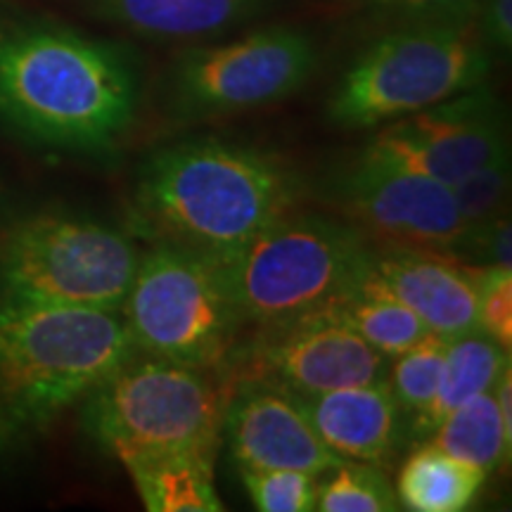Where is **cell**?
Segmentation results:
<instances>
[{"label": "cell", "instance_id": "obj_1", "mask_svg": "<svg viewBox=\"0 0 512 512\" xmlns=\"http://www.w3.org/2000/svg\"><path fill=\"white\" fill-rule=\"evenodd\" d=\"M143 100L138 57L121 43L0 0V126L24 143L112 155Z\"/></svg>", "mask_w": 512, "mask_h": 512}, {"label": "cell", "instance_id": "obj_2", "mask_svg": "<svg viewBox=\"0 0 512 512\" xmlns=\"http://www.w3.org/2000/svg\"><path fill=\"white\" fill-rule=\"evenodd\" d=\"M299 178L256 147L202 136L159 147L140 166L133 214L155 242L223 266L290 214Z\"/></svg>", "mask_w": 512, "mask_h": 512}, {"label": "cell", "instance_id": "obj_3", "mask_svg": "<svg viewBox=\"0 0 512 512\" xmlns=\"http://www.w3.org/2000/svg\"><path fill=\"white\" fill-rule=\"evenodd\" d=\"M133 351L119 311L0 297V458L41 439Z\"/></svg>", "mask_w": 512, "mask_h": 512}, {"label": "cell", "instance_id": "obj_4", "mask_svg": "<svg viewBox=\"0 0 512 512\" xmlns=\"http://www.w3.org/2000/svg\"><path fill=\"white\" fill-rule=\"evenodd\" d=\"M491 62L477 22H401L349 62L325 114L342 131L387 126L482 86Z\"/></svg>", "mask_w": 512, "mask_h": 512}, {"label": "cell", "instance_id": "obj_5", "mask_svg": "<svg viewBox=\"0 0 512 512\" xmlns=\"http://www.w3.org/2000/svg\"><path fill=\"white\" fill-rule=\"evenodd\" d=\"M230 389L226 373L133 351L83 399V427L117 460L171 448L219 453Z\"/></svg>", "mask_w": 512, "mask_h": 512}, {"label": "cell", "instance_id": "obj_6", "mask_svg": "<svg viewBox=\"0 0 512 512\" xmlns=\"http://www.w3.org/2000/svg\"><path fill=\"white\" fill-rule=\"evenodd\" d=\"M136 242L107 223L38 211L0 230V297L121 311L136 275Z\"/></svg>", "mask_w": 512, "mask_h": 512}, {"label": "cell", "instance_id": "obj_7", "mask_svg": "<svg viewBox=\"0 0 512 512\" xmlns=\"http://www.w3.org/2000/svg\"><path fill=\"white\" fill-rule=\"evenodd\" d=\"M368 235L351 221L285 214L221 266L245 323L268 328L325 306L354 283Z\"/></svg>", "mask_w": 512, "mask_h": 512}, {"label": "cell", "instance_id": "obj_8", "mask_svg": "<svg viewBox=\"0 0 512 512\" xmlns=\"http://www.w3.org/2000/svg\"><path fill=\"white\" fill-rule=\"evenodd\" d=\"M119 313L140 354L216 373H228L245 325L221 266L171 242L140 254Z\"/></svg>", "mask_w": 512, "mask_h": 512}, {"label": "cell", "instance_id": "obj_9", "mask_svg": "<svg viewBox=\"0 0 512 512\" xmlns=\"http://www.w3.org/2000/svg\"><path fill=\"white\" fill-rule=\"evenodd\" d=\"M318 64L316 38L287 24L228 43H195L171 62L166 105L183 121L259 110L302 91Z\"/></svg>", "mask_w": 512, "mask_h": 512}, {"label": "cell", "instance_id": "obj_10", "mask_svg": "<svg viewBox=\"0 0 512 512\" xmlns=\"http://www.w3.org/2000/svg\"><path fill=\"white\" fill-rule=\"evenodd\" d=\"M330 202L387 245L446 254L467 223L448 185L396 166L366 150L332 178Z\"/></svg>", "mask_w": 512, "mask_h": 512}, {"label": "cell", "instance_id": "obj_11", "mask_svg": "<svg viewBox=\"0 0 512 512\" xmlns=\"http://www.w3.org/2000/svg\"><path fill=\"white\" fill-rule=\"evenodd\" d=\"M505 143L503 107L482 83L382 126L366 150L453 188L489 162Z\"/></svg>", "mask_w": 512, "mask_h": 512}, {"label": "cell", "instance_id": "obj_12", "mask_svg": "<svg viewBox=\"0 0 512 512\" xmlns=\"http://www.w3.org/2000/svg\"><path fill=\"white\" fill-rule=\"evenodd\" d=\"M254 344L256 377L306 396L384 380V356L320 311L268 325Z\"/></svg>", "mask_w": 512, "mask_h": 512}, {"label": "cell", "instance_id": "obj_13", "mask_svg": "<svg viewBox=\"0 0 512 512\" xmlns=\"http://www.w3.org/2000/svg\"><path fill=\"white\" fill-rule=\"evenodd\" d=\"M479 266L420 247H368L349 290L382 294L408 306L432 335L477 330Z\"/></svg>", "mask_w": 512, "mask_h": 512}, {"label": "cell", "instance_id": "obj_14", "mask_svg": "<svg viewBox=\"0 0 512 512\" xmlns=\"http://www.w3.org/2000/svg\"><path fill=\"white\" fill-rule=\"evenodd\" d=\"M223 441L238 467H287L323 475L342 463L311 427L297 396L264 377L233 382Z\"/></svg>", "mask_w": 512, "mask_h": 512}, {"label": "cell", "instance_id": "obj_15", "mask_svg": "<svg viewBox=\"0 0 512 512\" xmlns=\"http://www.w3.org/2000/svg\"><path fill=\"white\" fill-rule=\"evenodd\" d=\"M294 396L323 444L339 458L382 467L399 451L403 413L384 380Z\"/></svg>", "mask_w": 512, "mask_h": 512}, {"label": "cell", "instance_id": "obj_16", "mask_svg": "<svg viewBox=\"0 0 512 512\" xmlns=\"http://www.w3.org/2000/svg\"><path fill=\"white\" fill-rule=\"evenodd\" d=\"M128 34L164 43H207L268 15L275 0H83Z\"/></svg>", "mask_w": 512, "mask_h": 512}, {"label": "cell", "instance_id": "obj_17", "mask_svg": "<svg viewBox=\"0 0 512 512\" xmlns=\"http://www.w3.org/2000/svg\"><path fill=\"white\" fill-rule=\"evenodd\" d=\"M219 453L171 448L121 456L119 463L150 512H221L214 465Z\"/></svg>", "mask_w": 512, "mask_h": 512}, {"label": "cell", "instance_id": "obj_18", "mask_svg": "<svg viewBox=\"0 0 512 512\" xmlns=\"http://www.w3.org/2000/svg\"><path fill=\"white\" fill-rule=\"evenodd\" d=\"M510 363V351L482 330H470L446 342V361L432 406L411 420V437L427 441L434 427L475 396L489 392Z\"/></svg>", "mask_w": 512, "mask_h": 512}, {"label": "cell", "instance_id": "obj_19", "mask_svg": "<svg viewBox=\"0 0 512 512\" xmlns=\"http://www.w3.org/2000/svg\"><path fill=\"white\" fill-rule=\"evenodd\" d=\"M486 477L482 467L422 441L401 465L394 491L403 510L463 512L475 503Z\"/></svg>", "mask_w": 512, "mask_h": 512}, {"label": "cell", "instance_id": "obj_20", "mask_svg": "<svg viewBox=\"0 0 512 512\" xmlns=\"http://www.w3.org/2000/svg\"><path fill=\"white\" fill-rule=\"evenodd\" d=\"M316 311L347 325L384 358L399 356L422 337L432 335L408 306L382 294L347 290Z\"/></svg>", "mask_w": 512, "mask_h": 512}, {"label": "cell", "instance_id": "obj_21", "mask_svg": "<svg viewBox=\"0 0 512 512\" xmlns=\"http://www.w3.org/2000/svg\"><path fill=\"white\" fill-rule=\"evenodd\" d=\"M427 441L465 463L482 467L486 475L510 458L512 448V437L505 432L491 389L448 413Z\"/></svg>", "mask_w": 512, "mask_h": 512}, {"label": "cell", "instance_id": "obj_22", "mask_svg": "<svg viewBox=\"0 0 512 512\" xmlns=\"http://www.w3.org/2000/svg\"><path fill=\"white\" fill-rule=\"evenodd\" d=\"M316 510L320 512H396L394 486L382 467L342 460L318 477Z\"/></svg>", "mask_w": 512, "mask_h": 512}, {"label": "cell", "instance_id": "obj_23", "mask_svg": "<svg viewBox=\"0 0 512 512\" xmlns=\"http://www.w3.org/2000/svg\"><path fill=\"white\" fill-rule=\"evenodd\" d=\"M446 342L448 339L439 335L422 337L411 349L394 356L392 370L384 377L401 413L411 415V420L425 413L439 392L446 361Z\"/></svg>", "mask_w": 512, "mask_h": 512}, {"label": "cell", "instance_id": "obj_24", "mask_svg": "<svg viewBox=\"0 0 512 512\" xmlns=\"http://www.w3.org/2000/svg\"><path fill=\"white\" fill-rule=\"evenodd\" d=\"M249 501L261 512H311L316 510L318 477L287 467H240Z\"/></svg>", "mask_w": 512, "mask_h": 512}, {"label": "cell", "instance_id": "obj_25", "mask_svg": "<svg viewBox=\"0 0 512 512\" xmlns=\"http://www.w3.org/2000/svg\"><path fill=\"white\" fill-rule=\"evenodd\" d=\"M451 192L467 226L503 214L510 192V145L498 147L489 162L453 185Z\"/></svg>", "mask_w": 512, "mask_h": 512}, {"label": "cell", "instance_id": "obj_26", "mask_svg": "<svg viewBox=\"0 0 512 512\" xmlns=\"http://www.w3.org/2000/svg\"><path fill=\"white\" fill-rule=\"evenodd\" d=\"M477 330L512 349V268L479 266Z\"/></svg>", "mask_w": 512, "mask_h": 512}, {"label": "cell", "instance_id": "obj_27", "mask_svg": "<svg viewBox=\"0 0 512 512\" xmlns=\"http://www.w3.org/2000/svg\"><path fill=\"white\" fill-rule=\"evenodd\" d=\"M510 238V219L498 214L489 221L467 226L446 256H453L467 266H512Z\"/></svg>", "mask_w": 512, "mask_h": 512}, {"label": "cell", "instance_id": "obj_28", "mask_svg": "<svg viewBox=\"0 0 512 512\" xmlns=\"http://www.w3.org/2000/svg\"><path fill=\"white\" fill-rule=\"evenodd\" d=\"M399 22H477L482 0H347Z\"/></svg>", "mask_w": 512, "mask_h": 512}, {"label": "cell", "instance_id": "obj_29", "mask_svg": "<svg viewBox=\"0 0 512 512\" xmlns=\"http://www.w3.org/2000/svg\"><path fill=\"white\" fill-rule=\"evenodd\" d=\"M477 29L484 43L498 53L512 48V0H482L477 12Z\"/></svg>", "mask_w": 512, "mask_h": 512}]
</instances>
